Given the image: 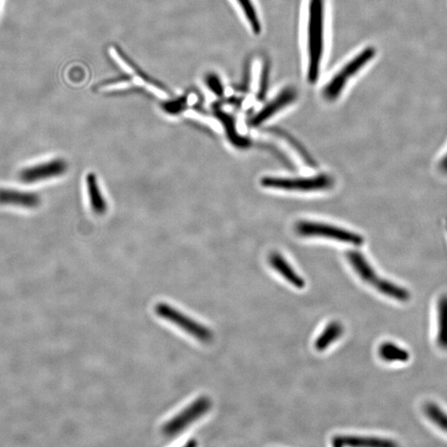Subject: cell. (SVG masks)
Wrapping results in <instances>:
<instances>
[{"label":"cell","mask_w":447,"mask_h":447,"mask_svg":"<svg viewBox=\"0 0 447 447\" xmlns=\"http://www.w3.org/2000/svg\"><path fill=\"white\" fill-rule=\"evenodd\" d=\"M343 331V326L340 322H331L316 340L315 348L317 351H326L331 344H333L342 335Z\"/></svg>","instance_id":"9a60e30c"},{"label":"cell","mask_w":447,"mask_h":447,"mask_svg":"<svg viewBox=\"0 0 447 447\" xmlns=\"http://www.w3.org/2000/svg\"><path fill=\"white\" fill-rule=\"evenodd\" d=\"M238 2L243 13H245L247 21L249 22L253 32L255 34H259L262 26H261L259 17L253 6V3H252L251 0H238Z\"/></svg>","instance_id":"ac0fdd59"},{"label":"cell","mask_w":447,"mask_h":447,"mask_svg":"<svg viewBox=\"0 0 447 447\" xmlns=\"http://www.w3.org/2000/svg\"><path fill=\"white\" fill-rule=\"evenodd\" d=\"M185 103H187V101L183 98L167 103L165 105V112L170 114H178L181 110L183 109Z\"/></svg>","instance_id":"44dd1931"},{"label":"cell","mask_w":447,"mask_h":447,"mask_svg":"<svg viewBox=\"0 0 447 447\" xmlns=\"http://www.w3.org/2000/svg\"><path fill=\"white\" fill-rule=\"evenodd\" d=\"M375 53L374 47H367L347 61L327 82L322 91L323 98L328 101L339 98L348 82L374 59Z\"/></svg>","instance_id":"3957f363"},{"label":"cell","mask_w":447,"mask_h":447,"mask_svg":"<svg viewBox=\"0 0 447 447\" xmlns=\"http://www.w3.org/2000/svg\"><path fill=\"white\" fill-rule=\"evenodd\" d=\"M215 114L220 121L222 122L225 131H227V137L230 142H232V144L238 149L250 147L251 141L250 139L246 138V137H243L238 134L236 123H234V119L230 115L220 109L216 110Z\"/></svg>","instance_id":"4fadbf2b"},{"label":"cell","mask_w":447,"mask_h":447,"mask_svg":"<svg viewBox=\"0 0 447 447\" xmlns=\"http://www.w3.org/2000/svg\"><path fill=\"white\" fill-rule=\"evenodd\" d=\"M86 183L92 211L96 214H104L106 211V203L94 174L87 175Z\"/></svg>","instance_id":"5bb4252c"},{"label":"cell","mask_w":447,"mask_h":447,"mask_svg":"<svg viewBox=\"0 0 447 447\" xmlns=\"http://www.w3.org/2000/svg\"><path fill=\"white\" fill-rule=\"evenodd\" d=\"M110 55H112V59L116 61L117 64L121 66L123 70H125L126 73L128 74H135L134 68H132L130 65H128L125 60L122 59V56L119 54L116 50L114 48L112 47L109 50Z\"/></svg>","instance_id":"ffe728a7"},{"label":"cell","mask_w":447,"mask_h":447,"mask_svg":"<svg viewBox=\"0 0 447 447\" xmlns=\"http://www.w3.org/2000/svg\"><path fill=\"white\" fill-rule=\"evenodd\" d=\"M437 344L447 351V295L441 296L438 303Z\"/></svg>","instance_id":"e0dca14e"},{"label":"cell","mask_w":447,"mask_h":447,"mask_svg":"<svg viewBox=\"0 0 447 447\" xmlns=\"http://www.w3.org/2000/svg\"><path fill=\"white\" fill-rule=\"evenodd\" d=\"M298 98V92L294 87H285L272 100L264 106L250 121V126L253 128L262 126L282 109L295 103Z\"/></svg>","instance_id":"ba28073f"},{"label":"cell","mask_w":447,"mask_h":447,"mask_svg":"<svg viewBox=\"0 0 447 447\" xmlns=\"http://www.w3.org/2000/svg\"><path fill=\"white\" fill-rule=\"evenodd\" d=\"M441 167L442 169H444V171H447V155L445 158L442 159Z\"/></svg>","instance_id":"603a6c76"},{"label":"cell","mask_w":447,"mask_h":447,"mask_svg":"<svg viewBox=\"0 0 447 447\" xmlns=\"http://www.w3.org/2000/svg\"><path fill=\"white\" fill-rule=\"evenodd\" d=\"M268 262L275 271L296 289H303L306 286V282L304 281L303 278L295 271L294 268L280 253L274 252V253L270 255Z\"/></svg>","instance_id":"8fae6325"},{"label":"cell","mask_w":447,"mask_h":447,"mask_svg":"<svg viewBox=\"0 0 447 447\" xmlns=\"http://www.w3.org/2000/svg\"><path fill=\"white\" fill-rule=\"evenodd\" d=\"M212 406V402L209 397L202 396L197 398L191 404L181 411L174 418H172L163 425L162 432V434L172 437L180 434L190 425L200 419L208 411H210Z\"/></svg>","instance_id":"52a82bcc"},{"label":"cell","mask_w":447,"mask_h":447,"mask_svg":"<svg viewBox=\"0 0 447 447\" xmlns=\"http://www.w3.org/2000/svg\"><path fill=\"white\" fill-rule=\"evenodd\" d=\"M206 82L208 86H209L211 91H213L216 95L221 96L223 94V87L221 86L218 77H216L214 75H211V76L207 77Z\"/></svg>","instance_id":"7402d4cb"},{"label":"cell","mask_w":447,"mask_h":447,"mask_svg":"<svg viewBox=\"0 0 447 447\" xmlns=\"http://www.w3.org/2000/svg\"><path fill=\"white\" fill-rule=\"evenodd\" d=\"M379 356L386 362H407L410 355L407 349L392 342H385L379 349Z\"/></svg>","instance_id":"2e32d148"},{"label":"cell","mask_w":447,"mask_h":447,"mask_svg":"<svg viewBox=\"0 0 447 447\" xmlns=\"http://www.w3.org/2000/svg\"><path fill=\"white\" fill-rule=\"evenodd\" d=\"M349 263L363 280L374 287L379 293L388 298L407 302L410 298L409 291L391 281L384 280L376 273L364 256L358 251H349L347 254Z\"/></svg>","instance_id":"7a4b0ae2"},{"label":"cell","mask_w":447,"mask_h":447,"mask_svg":"<svg viewBox=\"0 0 447 447\" xmlns=\"http://www.w3.org/2000/svg\"><path fill=\"white\" fill-rule=\"evenodd\" d=\"M334 183V179L326 174L291 179L266 176L261 180V185L264 188L303 192L325 191L333 188Z\"/></svg>","instance_id":"5b68a950"},{"label":"cell","mask_w":447,"mask_h":447,"mask_svg":"<svg viewBox=\"0 0 447 447\" xmlns=\"http://www.w3.org/2000/svg\"><path fill=\"white\" fill-rule=\"evenodd\" d=\"M68 170V165L63 159H54L40 165L24 168L20 174V179L26 184L48 180L61 176Z\"/></svg>","instance_id":"9c48e42d"},{"label":"cell","mask_w":447,"mask_h":447,"mask_svg":"<svg viewBox=\"0 0 447 447\" xmlns=\"http://www.w3.org/2000/svg\"><path fill=\"white\" fill-rule=\"evenodd\" d=\"M155 312L158 317L179 327L181 331L204 344H210L214 339V333L209 327L205 326L185 315L171 305L160 303L155 306Z\"/></svg>","instance_id":"277c9868"},{"label":"cell","mask_w":447,"mask_h":447,"mask_svg":"<svg viewBox=\"0 0 447 447\" xmlns=\"http://www.w3.org/2000/svg\"><path fill=\"white\" fill-rule=\"evenodd\" d=\"M335 447H392L397 444L391 440L379 437L338 436L333 438Z\"/></svg>","instance_id":"7c38bea8"},{"label":"cell","mask_w":447,"mask_h":447,"mask_svg":"<svg viewBox=\"0 0 447 447\" xmlns=\"http://www.w3.org/2000/svg\"><path fill=\"white\" fill-rule=\"evenodd\" d=\"M295 232L303 237L329 238V240L349 243V245L355 246H360L364 243V238L361 234L335 227V225L314 222V221H299L295 225Z\"/></svg>","instance_id":"8992f818"},{"label":"cell","mask_w":447,"mask_h":447,"mask_svg":"<svg viewBox=\"0 0 447 447\" xmlns=\"http://www.w3.org/2000/svg\"><path fill=\"white\" fill-rule=\"evenodd\" d=\"M425 413L433 423L447 432V414L440 409L439 406L429 402L425 406Z\"/></svg>","instance_id":"d6986e66"},{"label":"cell","mask_w":447,"mask_h":447,"mask_svg":"<svg viewBox=\"0 0 447 447\" xmlns=\"http://www.w3.org/2000/svg\"><path fill=\"white\" fill-rule=\"evenodd\" d=\"M326 0H308L307 26L308 70L310 84H315L320 77L321 66L325 48Z\"/></svg>","instance_id":"6da1fadb"},{"label":"cell","mask_w":447,"mask_h":447,"mask_svg":"<svg viewBox=\"0 0 447 447\" xmlns=\"http://www.w3.org/2000/svg\"><path fill=\"white\" fill-rule=\"evenodd\" d=\"M40 203H41V199L36 193L0 189V204L1 205L36 208Z\"/></svg>","instance_id":"30bf717a"}]
</instances>
